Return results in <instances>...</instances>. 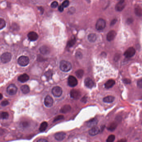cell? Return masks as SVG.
I'll use <instances>...</instances> for the list:
<instances>
[{
  "label": "cell",
  "instance_id": "obj_6",
  "mask_svg": "<svg viewBox=\"0 0 142 142\" xmlns=\"http://www.w3.org/2000/svg\"><path fill=\"white\" fill-rule=\"evenodd\" d=\"M52 93L54 96L59 97L61 96L63 93V90L61 87L55 86L52 89Z\"/></svg>",
  "mask_w": 142,
  "mask_h": 142
},
{
  "label": "cell",
  "instance_id": "obj_16",
  "mask_svg": "<svg viewBox=\"0 0 142 142\" xmlns=\"http://www.w3.org/2000/svg\"><path fill=\"white\" fill-rule=\"evenodd\" d=\"M66 136V134L63 132H59L55 134V138L56 140L58 141H62Z\"/></svg>",
  "mask_w": 142,
  "mask_h": 142
},
{
  "label": "cell",
  "instance_id": "obj_29",
  "mask_svg": "<svg viewBox=\"0 0 142 142\" xmlns=\"http://www.w3.org/2000/svg\"><path fill=\"white\" fill-rule=\"evenodd\" d=\"M117 127V125L115 123H112L107 127V129L110 131H113Z\"/></svg>",
  "mask_w": 142,
  "mask_h": 142
},
{
  "label": "cell",
  "instance_id": "obj_33",
  "mask_svg": "<svg viewBox=\"0 0 142 142\" xmlns=\"http://www.w3.org/2000/svg\"><path fill=\"white\" fill-rule=\"evenodd\" d=\"M45 76L48 79H50L52 76V73L49 70L48 72H46V73H45Z\"/></svg>",
  "mask_w": 142,
  "mask_h": 142
},
{
  "label": "cell",
  "instance_id": "obj_45",
  "mask_svg": "<svg viewBox=\"0 0 142 142\" xmlns=\"http://www.w3.org/2000/svg\"><path fill=\"white\" fill-rule=\"evenodd\" d=\"M23 126H26V127L27 126H28V123H26V122H24L23 124Z\"/></svg>",
  "mask_w": 142,
  "mask_h": 142
},
{
  "label": "cell",
  "instance_id": "obj_1",
  "mask_svg": "<svg viewBox=\"0 0 142 142\" xmlns=\"http://www.w3.org/2000/svg\"><path fill=\"white\" fill-rule=\"evenodd\" d=\"M72 68V65L69 62L62 61L60 63V68L64 72H68Z\"/></svg>",
  "mask_w": 142,
  "mask_h": 142
},
{
  "label": "cell",
  "instance_id": "obj_5",
  "mask_svg": "<svg viewBox=\"0 0 142 142\" xmlns=\"http://www.w3.org/2000/svg\"><path fill=\"white\" fill-rule=\"evenodd\" d=\"M17 90L16 86L13 84H10L7 88V92L11 96H13L16 94Z\"/></svg>",
  "mask_w": 142,
  "mask_h": 142
},
{
  "label": "cell",
  "instance_id": "obj_21",
  "mask_svg": "<svg viewBox=\"0 0 142 142\" xmlns=\"http://www.w3.org/2000/svg\"><path fill=\"white\" fill-rule=\"evenodd\" d=\"M115 97L114 96H107L103 98V101L106 103H111L114 101Z\"/></svg>",
  "mask_w": 142,
  "mask_h": 142
},
{
  "label": "cell",
  "instance_id": "obj_25",
  "mask_svg": "<svg viewBox=\"0 0 142 142\" xmlns=\"http://www.w3.org/2000/svg\"><path fill=\"white\" fill-rule=\"evenodd\" d=\"M48 126V124L47 122H42V123L41 124L40 127H39V130L41 132H44L46 130Z\"/></svg>",
  "mask_w": 142,
  "mask_h": 142
},
{
  "label": "cell",
  "instance_id": "obj_32",
  "mask_svg": "<svg viewBox=\"0 0 142 142\" xmlns=\"http://www.w3.org/2000/svg\"><path fill=\"white\" fill-rule=\"evenodd\" d=\"M9 117V114L7 112H3L1 114V118L3 119H8Z\"/></svg>",
  "mask_w": 142,
  "mask_h": 142
},
{
  "label": "cell",
  "instance_id": "obj_35",
  "mask_svg": "<svg viewBox=\"0 0 142 142\" xmlns=\"http://www.w3.org/2000/svg\"><path fill=\"white\" fill-rule=\"evenodd\" d=\"M58 6V4L57 1H54L51 4V7L52 8H56Z\"/></svg>",
  "mask_w": 142,
  "mask_h": 142
},
{
  "label": "cell",
  "instance_id": "obj_14",
  "mask_svg": "<svg viewBox=\"0 0 142 142\" xmlns=\"http://www.w3.org/2000/svg\"><path fill=\"white\" fill-rule=\"evenodd\" d=\"M28 37L30 41H33L37 40L38 38V34L35 32L31 31L28 33Z\"/></svg>",
  "mask_w": 142,
  "mask_h": 142
},
{
  "label": "cell",
  "instance_id": "obj_28",
  "mask_svg": "<svg viewBox=\"0 0 142 142\" xmlns=\"http://www.w3.org/2000/svg\"><path fill=\"white\" fill-rule=\"evenodd\" d=\"M76 42V38H73L71 39L70 41L68 42V46L69 47H72V46H73L75 44Z\"/></svg>",
  "mask_w": 142,
  "mask_h": 142
},
{
  "label": "cell",
  "instance_id": "obj_37",
  "mask_svg": "<svg viewBox=\"0 0 142 142\" xmlns=\"http://www.w3.org/2000/svg\"><path fill=\"white\" fill-rule=\"evenodd\" d=\"M63 118H64V117L63 115H59V116L56 117L55 119L54 120V122H55V121H57L59 120H62L63 119Z\"/></svg>",
  "mask_w": 142,
  "mask_h": 142
},
{
  "label": "cell",
  "instance_id": "obj_17",
  "mask_svg": "<svg viewBox=\"0 0 142 142\" xmlns=\"http://www.w3.org/2000/svg\"><path fill=\"white\" fill-rule=\"evenodd\" d=\"M29 79V76L27 74H23L20 75L18 77V80L21 83H25Z\"/></svg>",
  "mask_w": 142,
  "mask_h": 142
},
{
  "label": "cell",
  "instance_id": "obj_7",
  "mask_svg": "<svg viewBox=\"0 0 142 142\" xmlns=\"http://www.w3.org/2000/svg\"><path fill=\"white\" fill-rule=\"evenodd\" d=\"M135 50L133 47H130L128 48L124 53V55L127 58L132 57L135 55Z\"/></svg>",
  "mask_w": 142,
  "mask_h": 142
},
{
  "label": "cell",
  "instance_id": "obj_10",
  "mask_svg": "<svg viewBox=\"0 0 142 142\" xmlns=\"http://www.w3.org/2000/svg\"><path fill=\"white\" fill-rule=\"evenodd\" d=\"M70 97L75 99H78L81 96L80 91L77 90L73 89L71 90L70 92Z\"/></svg>",
  "mask_w": 142,
  "mask_h": 142
},
{
  "label": "cell",
  "instance_id": "obj_2",
  "mask_svg": "<svg viewBox=\"0 0 142 142\" xmlns=\"http://www.w3.org/2000/svg\"><path fill=\"white\" fill-rule=\"evenodd\" d=\"M18 63L21 66H25L29 63V59L27 56H21L18 60Z\"/></svg>",
  "mask_w": 142,
  "mask_h": 142
},
{
  "label": "cell",
  "instance_id": "obj_12",
  "mask_svg": "<svg viewBox=\"0 0 142 142\" xmlns=\"http://www.w3.org/2000/svg\"><path fill=\"white\" fill-rule=\"evenodd\" d=\"M100 131V129L96 126L92 127L89 131V134L91 136H95L98 134Z\"/></svg>",
  "mask_w": 142,
  "mask_h": 142
},
{
  "label": "cell",
  "instance_id": "obj_34",
  "mask_svg": "<svg viewBox=\"0 0 142 142\" xmlns=\"http://www.w3.org/2000/svg\"><path fill=\"white\" fill-rule=\"evenodd\" d=\"M69 1L68 0H65L64 2L62 3V5L63 6L64 8H66L68 7L69 5Z\"/></svg>",
  "mask_w": 142,
  "mask_h": 142
},
{
  "label": "cell",
  "instance_id": "obj_3",
  "mask_svg": "<svg viewBox=\"0 0 142 142\" xmlns=\"http://www.w3.org/2000/svg\"><path fill=\"white\" fill-rule=\"evenodd\" d=\"M106 26V22L103 19H99L96 22V28L98 31H101L104 29Z\"/></svg>",
  "mask_w": 142,
  "mask_h": 142
},
{
  "label": "cell",
  "instance_id": "obj_18",
  "mask_svg": "<svg viewBox=\"0 0 142 142\" xmlns=\"http://www.w3.org/2000/svg\"><path fill=\"white\" fill-rule=\"evenodd\" d=\"M40 51L43 55H48L50 53V49L47 46H43L40 48Z\"/></svg>",
  "mask_w": 142,
  "mask_h": 142
},
{
  "label": "cell",
  "instance_id": "obj_26",
  "mask_svg": "<svg viewBox=\"0 0 142 142\" xmlns=\"http://www.w3.org/2000/svg\"><path fill=\"white\" fill-rule=\"evenodd\" d=\"M76 74L77 77H78L79 78H81L83 76L84 71L82 69H79L76 71Z\"/></svg>",
  "mask_w": 142,
  "mask_h": 142
},
{
  "label": "cell",
  "instance_id": "obj_27",
  "mask_svg": "<svg viewBox=\"0 0 142 142\" xmlns=\"http://www.w3.org/2000/svg\"><path fill=\"white\" fill-rule=\"evenodd\" d=\"M135 13L138 16L142 15V10L140 8H136L135 9Z\"/></svg>",
  "mask_w": 142,
  "mask_h": 142
},
{
  "label": "cell",
  "instance_id": "obj_20",
  "mask_svg": "<svg viewBox=\"0 0 142 142\" xmlns=\"http://www.w3.org/2000/svg\"><path fill=\"white\" fill-rule=\"evenodd\" d=\"M98 123V120L96 118H93L87 122V125L89 127H92L96 126Z\"/></svg>",
  "mask_w": 142,
  "mask_h": 142
},
{
  "label": "cell",
  "instance_id": "obj_46",
  "mask_svg": "<svg viewBox=\"0 0 142 142\" xmlns=\"http://www.w3.org/2000/svg\"><path fill=\"white\" fill-rule=\"evenodd\" d=\"M0 96H1V97H0V100H1V99H2V97H3L2 94H0Z\"/></svg>",
  "mask_w": 142,
  "mask_h": 142
},
{
  "label": "cell",
  "instance_id": "obj_41",
  "mask_svg": "<svg viewBox=\"0 0 142 142\" xmlns=\"http://www.w3.org/2000/svg\"><path fill=\"white\" fill-rule=\"evenodd\" d=\"M64 8L63 7V6H62V5L59 6V7H58V10H59V11H60V12H63V10H64Z\"/></svg>",
  "mask_w": 142,
  "mask_h": 142
},
{
  "label": "cell",
  "instance_id": "obj_42",
  "mask_svg": "<svg viewBox=\"0 0 142 142\" xmlns=\"http://www.w3.org/2000/svg\"><path fill=\"white\" fill-rule=\"evenodd\" d=\"M116 21H117V20L115 19L114 20H112V21H111V25L113 26V25H114V24L116 23Z\"/></svg>",
  "mask_w": 142,
  "mask_h": 142
},
{
  "label": "cell",
  "instance_id": "obj_39",
  "mask_svg": "<svg viewBox=\"0 0 142 142\" xmlns=\"http://www.w3.org/2000/svg\"><path fill=\"white\" fill-rule=\"evenodd\" d=\"M76 56L77 58H79L80 59H81L82 57V54L81 52H77L76 54Z\"/></svg>",
  "mask_w": 142,
  "mask_h": 142
},
{
  "label": "cell",
  "instance_id": "obj_24",
  "mask_svg": "<svg viewBox=\"0 0 142 142\" xmlns=\"http://www.w3.org/2000/svg\"><path fill=\"white\" fill-rule=\"evenodd\" d=\"M97 39L96 35L94 33L90 34L88 36V40L90 42H95Z\"/></svg>",
  "mask_w": 142,
  "mask_h": 142
},
{
  "label": "cell",
  "instance_id": "obj_44",
  "mask_svg": "<svg viewBox=\"0 0 142 142\" xmlns=\"http://www.w3.org/2000/svg\"><path fill=\"white\" fill-rule=\"evenodd\" d=\"M86 100H87V98H86L85 97H84V98H83L82 100V101L83 102H85L86 101Z\"/></svg>",
  "mask_w": 142,
  "mask_h": 142
},
{
  "label": "cell",
  "instance_id": "obj_40",
  "mask_svg": "<svg viewBox=\"0 0 142 142\" xmlns=\"http://www.w3.org/2000/svg\"><path fill=\"white\" fill-rule=\"evenodd\" d=\"M124 83H126V84H130V83H131V81L129 79H127V78H126V79H124L123 80Z\"/></svg>",
  "mask_w": 142,
  "mask_h": 142
},
{
  "label": "cell",
  "instance_id": "obj_13",
  "mask_svg": "<svg viewBox=\"0 0 142 142\" xmlns=\"http://www.w3.org/2000/svg\"><path fill=\"white\" fill-rule=\"evenodd\" d=\"M84 83L85 85L89 88H92L94 86V82L89 77H87L85 80Z\"/></svg>",
  "mask_w": 142,
  "mask_h": 142
},
{
  "label": "cell",
  "instance_id": "obj_43",
  "mask_svg": "<svg viewBox=\"0 0 142 142\" xmlns=\"http://www.w3.org/2000/svg\"><path fill=\"white\" fill-rule=\"evenodd\" d=\"M37 142H48V141L46 140V139H40V140H38V141H37Z\"/></svg>",
  "mask_w": 142,
  "mask_h": 142
},
{
  "label": "cell",
  "instance_id": "obj_30",
  "mask_svg": "<svg viewBox=\"0 0 142 142\" xmlns=\"http://www.w3.org/2000/svg\"><path fill=\"white\" fill-rule=\"evenodd\" d=\"M115 139V136L114 135H111L107 138L106 141L107 142H113L114 141Z\"/></svg>",
  "mask_w": 142,
  "mask_h": 142
},
{
  "label": "cell",
  "instance_id": "obj_23",
  "mask_svg": "<svg viewBox=\"0 0 142 142\" xmlns=\"http://www.w3.org/2000/svg\"><path fill=\"white\" fill-rule=\"evenodd\" d=\"M71 110V107L70 105H65L61 108V113H68Z\"/></svg>",
  "mask_w": 142,
  "mask_h": 142
},
{
  "label": "cell",
  "instance_id": "obj_31",
  "mask_svg": "<svg viewBox=\"0 0 142 142\" xmlns=\"http://www.w3.org/2000/svg\"><path fill=\"white\" fill-rule=\"evenodd\" d=\"M6 25V22L3 19H0V29L1 30L4 28Z\"/></svg>",
  "mask_w": 142,
  "mask_h": 142
},
{
  "label": "cell",
  "instance_id": "obj_19",
  "mask_svg": "<svg viewBox=\"0 0 142 142\" xmlns=\"http://www.w3.org/2000/svg\"><path fill=\"white\" fill-rule=\"evenodd\" d=\"M115 83V82L114 80H109L105 84V87L106 88H110L113 86Z\"/></svg>",
  "mask_w": 142,
  "mask_h": 142
},
{
  "label": "cell",
  "instance_id": "obj_15",
  "mask_svg": "<svg viewBox=\"0 0 142 142\" xmlns=\"http://www.w3.org/2000/svg\"><path fill=\"white\" fill-rule=\"evenodd\" d=\"M116 32L112 30L111 31L108 33L107 35V40L108 41H111L114 40V39L115 38L116 36Z\"/></svg>",
  "mask_w": 142,
  "mask_h": 142
},
{
  "label": "cell",
  "instance_id": "obj_22",
  "mask_svg": "<svg viewBox=\"0 0 142 142\" xmlns=\"http://www.w3.org/2000/svg\"><path fill=\"white\" fill-rule=\"evenodd\" d=\"M20 89L24 94H28L30 92V88L28 85H23L20 87Z\"/></svg>",
  "mask_w": 142,
  "mask_h": 142
},
{
  "label": "cell",
  "instance_id": "obj_36",
  "mask_svg": "<svg viewBox=\"0 0 142 142\" xmlns=\"http://www.w3.org/2000/svg\"><path fill=\"white\" fill-rule=\"evenodd\" d=\"M138 87L140 88H142V78L138 80L137 82Z\"/></svg>",
  "mask_w": 142,
  "mask_h": 142
},
{
  "label": "cell",
  "instance_id": "obj_4",
  "mask_svg": "<svg viewBox=\"0 0 142 142\" xmlns=\"http://www.w3.org/2000/svg\"><path fill=\"white\" fill-rule=\"evenodd\" d=\"M12 55L11 54L8 52H6L3 54L1 56V61L4 63H8L11 61Z\"/></svg>",
  "mask_w": 142,
  "mask_h": 142
},
{
  "label": "cell",
  "instance_id": "obj_38",
  "mask_svg": "<svg viewBox=\"0 0 142 142\" xmlns=\"http://www.w3.org/2000/svg\"><path fill=\"white\" fill-rule=\"evenodd\" d=\"M9 104V102L8 100H4L1 102V105L2 106H6V105H8Z\"/></svg>",
  "mask_w": 142,
  "mask_h": 142
},
{
  "label": "cell",
  "instance_id": "obj_9",
  "mask_svg": "<svg viewBox=\"0 0 142 142\" xmlns=\"http://www.w3.org/2000/svg\"><path fill=\"white\" fill-rule=\"evenodd\" d=\"M44 104L46 107H50L53 106L54 104V100L50 96H47L45 98Z\"/></svg>",
  "mask_w": 142,
  "mask_h": 142
},
{
  "label": "cell",
  "instance_id": "obj_8",
  "mask_svg": "<svg viewBox=\"0 0 142 142\" xmlns=\"http://www.w3.org/2000/svg\"><path fill=\"white\" fill-rule=\"evenodd\" d=\"M68 83L69 86L74 87L77 85L78 82L77 79L74 76H70L68 77Z\"/></svg>",
  "mask_w": 142,
  "mask_h": 142
},
{
  "label": "cell",
  "instance_id": "obj_11",
  "mask_svg": "<svg viewBox=\"0 0 142 142\" xmlns=\"http://www.w3.org/2000/svg\"><path fill=\"white\" fill-rule=\"evenodd\" d=\"M126 4L125 1H118V2L115 7V8L117 11H121L125 7Z\"/></svg>",
  "mask_w": 142,
  "mask_h": 142
}]
</instances>
